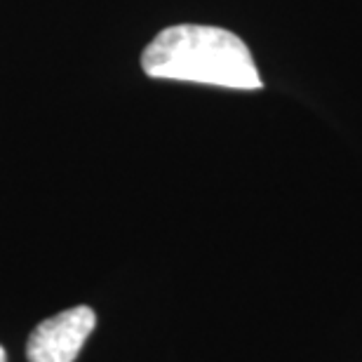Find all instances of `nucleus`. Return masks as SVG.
I'll list each match as a JSON object with an SVG mask.
<instances>
[{"instance_id":"1","label":"nucleus","mask_w":362,"mask_h":362,"mask_svg":"<svg viewBox=\"0 0 362 362\" xmlns=\"http://www.w3.org/2000/svg\"><path fill=\"white\" fill-rule=\"evenodd\" d=\"M151 78L216 85L228 90H259L262 76L247 45L216 26L179 24L165 28L141 54Z\"/></svg>"},{"instance_id":"2","label":"nucleus","mask_w":362,"mask_h":362,"mask_svg":"<svg viewBox=\"0 0 362 362\" xmlns=\"http://www.w3.org/2000/svg\"><path fill=\"white\" fill-rule=\"evenodd\" d=\"M94 325L97 315L90 306H76L47 317L28 337V362H74L81 356Z\"/></svg>"},{"instance_id":"3","label":"nucleus","mask_w":362,"mask_h":362,"mask_svg":"<svg viewBox=\"0 0 362 362\" xmlns=\"http://www.w3.org/2000/svg\"><path fill=\"white\" fill-rule=\"evenodd\" d=\"M0 362H7V353H5L3 346H0Z\"/></svg>"}]
</instances>
